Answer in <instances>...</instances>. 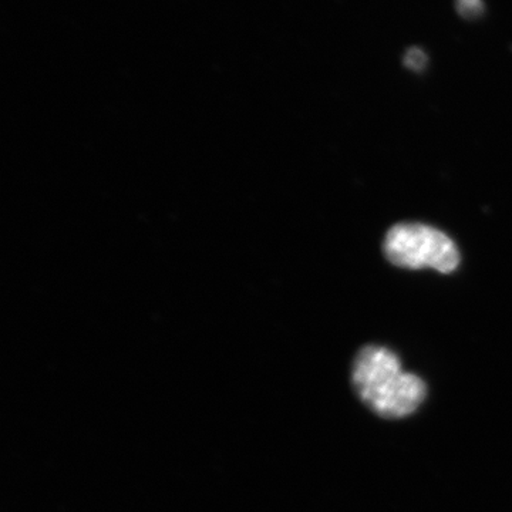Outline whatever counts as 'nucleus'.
<instances>
[{
    "label": "nucleus",
    "instance_id": "nucleus-4",
    "mask_svg": "<svg viewBox=\"0 0 512 512\" xmlns=\"http://www.w3.org/2000/svg\"><path fill=\"white\" fill-rule=\"evenodd\" d=\"M404 64H406L407 69L420 72L427 64L426 53L419 49V47H412V49L407 50L406 55H404Z\"/></svg>",
    "mask_w": 512,
    "mask_h": 512
},
{
    "label": "nucleus",
    "instance_id": "nucleus-2",
    "mask_svg": "<svg viewBox=\"0 0 512 512\" xmlns=\"http://www.w3.org/2000/svg\"><path fill=\"white\" fill-rule=\"evenodd\" d=\"M383 251L400 268H431L450 274L460 265V252L453 239L429 225H394L384 239Z\"/></svg>",
    "mask_w": 512,
    "mask_h": 512
},
{
    "label": "nucleus",
    "instance_id": "nucleus-3",
    "mask_svg": "<svg viewBox=\"0 0 512 512\" xmlns=\"http://www.w3.org/2000/svg\"><path fill=\"white\" fill-rule=\"evenodd\" d=\"M458 13L466 19H476L483 13V0H457Z\"/></svg>",
    "mask_w": 512,
    "mask_h": 512
},
{
    "label": "nucleus",
    "instance_id": "nucleus-1",
    "mask_svg": "<svg viewBox=\"0 0 512 512\" xmlns=\"http://www.w3.org/2000/svg\"><path fill=\"white\" fill-rule=\"evenodd\" d=\"M352 384L363 403L383 419H404L427 396L420 376L404 372L399 356L383 346H366L353 360Z\"/></svg>",
    "mask_w": 512,
    "mask_h": 512
}]
</instances>
